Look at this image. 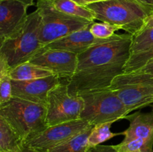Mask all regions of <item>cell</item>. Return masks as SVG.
Listing matches in <instances>:
<instances>
[{"instance_id": "1", "label": "cell", "mask_w": 153, "mask_h": 152, "mask_svg": "<svg viewBox=\"0 0 153 152\" xmlns=\"http://www.w3.org/2000/svg\"><path fill=\"white\" fill-rule=\"evenodd\" d=\"M132 38L129 34H115L79 54L76 72L67 80L70 94L110 87L114 79L123 73Z\"/></svg>"}, {"instance_id": "2", "label": "cell", "mask_w": 153, "mask_h": 152, "mask_svg": "<svg viewBox=\"0 0 153 152\" xmlns=\"http://www.w3.org/2000/svg\"><path fill=\"white\" fill-rule=\"evenodd\" d=\"M86 7L93 11L96 19L119 26L132 36L143 29L153 12L152 6L137 0H104Z\"/></svg>"}, {"instance_id": "3", "label": "cell", "mask_w": 153, "mask_h": 152, "mask_svg": "<svg viewBox=\"0 0 153 152\" xmlns=\"http://www.w3.org/2000/svg\"><path fill=\"white\" fill-rule=\"evenodd\" d=\"M40 25L41 18L36 9L20 28L0 43V61L11 69L29 62L43 47L40 40Z\"/></svg>"}, {"instance_id": "4", "label": "cell", "mask_w": 153, "mask_h": 152, "mask_svg": "<svg viewBox=\"0 0 153 152\" xmlns=\"http://www.w3.org/2000/svg\"><path fill=\"white\" fill-rule=\"evenodd\" d=\"M0 116L17 133L25 145L48 128L46 106L16 97L0 105Z\"/></svg>"}, {"instance_id": "5", "label": "cell", "mask_w": 153, "mask_h": 152, "mask_svg": "<svg viewBox=\"0 0 153 152\" xmlns=\"http://www.w3.org/2000/svg\"><path fill=\"white\" fill-rule=\"evenodd\" d=\"M84 108L80 119L91 125L114 122L125 119L129 114L119 97L110 87L82 92Z\"/></svg>"}, {"instance_id": "6", "label": "cell", "mask_w": 153, "mask_h": 152, "mask_svg": "<svg viewBox=\"0 0 153 152\" xmlns=\"http://www.w3.org/2000/svg\"><path fill=\"white\" fill-rule=\"evenodd\" d=\"M110 88L129 113L153 104V75L140 70L123 72L114 79Z\"/></svg>"}, {"instance_id": "7", "label": "cell", "mask_w": 153, "mask_h": 152, "mask_svg": "<svg viewBox=\"0 0 153 152\" xmlns=\"http://www.w3.org/2000/svg\"><path fill=\"white\" fill-rule=\"evenodd\" d=\"M36 7L41 18L40 40L43 46L94 22L60 11L50 0H37Z\"/></svg>"}, {"instance_id": "8", "label": "cell", "mask_w": 153, "mask_h": 152, "mask_svg": "<svg viewBox=\"0 0 153 152\" xmlns=\"http://www.w3.org/2000/svg\"><path fill=\"white\" fill-rule=\"evenodd\" d=\"M83 108L82 97L70 94L67 82H61L49 92L46 125L48 127L53 126L79 119Z\"/></svg>"}, {"instance_id": "9", "label": "cell", "mask_w": 153, "mask_h": 152, "mask_svg": "<svg viewBox=\"0 0 153 152\" xmlns=\"http://www.w3.org/2000/svg\"><path fill=\"white\" fill-rule=\"evenodd\" d=\"M93 126L94 125L82 119L49 126L28 140L25 145L40 152H46Z\"/></svg>"}, {"instance_id": "10", "label": "cell", "mask_w": 153, "mask_h": 152, "mask_svg": "<svg viewBox=\"0 0 153 152\" xmlns=\"http://www.w3.org/2000/svg\"><path fill=\"white\" fill-rule=\"evenodd\" d=\"M29 62L50 70L61 79L68 80L76 71L78 55L68 51L46 49L43 46Z\"/></svg>"}, {"instance_id": "11", "label": "cell", "mask_w": 153, "mask_h": 152, "mask_svg": "<svg viewBox=\"0 0 153 152\" xmlns=\"http://www.w3.org/2000/svg\"><path fill=\"white\" fill-rule=\"evenodd\" d=\"M61 83V78L55 75L31 80H13L12 95L13 97L46 107L49 92Z\"/></svg>"}, {"instance_id": "12", "label": "cell", "mask_w": 153, "mask_h": 152, "mask_svg": "<svg viewBox=\"0 0 153 152\" xmlns=\"http://www.w3.org/2000/svg\"><path fill=\"white\" fill-rule=\"evenodd\" d=\"M30 6L24 0H0V43L22 26Z\"/></svg>"}, {"instance_id": "13", "label": "cell", "mask_w": 153, "mask_h": 152, "mask_svg": "<svg viewBox=\"0 0 153 152\" xmlns=\"http://www.w3.org/2000/svg\"><path fill=\"white\" fill-rule=\"evenodd\" d=\"M91 26V25H90ZM90 26L75 31L45 46L46 49L68 51L79 55L96 43L102 42V39H97L90 31Z\"/></svg>"}, {"instance_id": "14", "label": "cell", "mask_w": 153, "mask_h": 152, "mask_svg": "<svg viewBox=\"0 0 153 152\" xmlns=\"http://www.w3.org/2000/svg\"><path fill=\"white\" fill-rule=\"evenodd\" d=\"M125 119L129 121L130 124L128 128L122 132L124 136L123 141L140 138L153 143V107L150 112H136L126 116Z\"/></svg>"}, {"instance_id": "15", "label": "cell", "mask_w": 153, "mask_h": 152, "mask_svg": "<svg viewBox=\"0 0 153 152\" xmlns=\"http://www.w3.org/2000/svg\"><path fill=\"white\" fill-rule=\"evenodd\" d=\"M24 147L22 139L0 116V152H21Z\"/></svg>"}, {"instance_id": "16", "label": "cell", "mask_w": 153, "mask_h": 152, "mask_svg": "<svg viewBox=\"0 0 153 152\" xmlns=\"http://www.w3.org/2000/svg\"><path fill=\"white\" fill-rule=\"evenodd\" d=\"M53 75L50 70L30 62L20 64L10 72V76L13 80H31Z\"/></svg>"}, {"instance_id": "17", "label": "cell", "mask_w": 153, "mask_h": 152, "mask_svg": "<svg viewBox=\"0 0 153 152\" xmlns=\"http://www.w3.org/2000/svg\"><path fill=\"white\" fill-rule=\"evenodd\" d=\"M54 7L60 11L71 16L83 18L88 20L94 22L96 16L93 11L85 6H82L76 3L73 0H50Z\"/></svg>"}, {"instance_id": "18", "label": "cell", "mask_w": 153, "mask_h": 152, "mask_svg": "<svg viewBox=\"0 0 153 152\" xmlns=\"http://www.w3.org/2000/svg\"><path fill=\"white\" fill-rule=\"evenodd\" d=\"M93 128L94 126L46 152H87L89 148L88 137Z\"/></svg>"}, {"instance_id": "19", "label": "cell", "mask_w": 153, "mask_h": 152, "mask_svg": "<svg viewBox=\"0 0 153 152\" xmlns=\"http://www.w3.org/2000/svg\"><path fill=\"white\" fill-rule=\"evenodd\" d=\"M114 122H105L94 125L88 137V148H93L102 145V143L119 135L123 133H113L111 131Z\"/></svg>"}, {"instance_id": "20", "label": "cell", "mask_w": 153, "mask_h": 152, "mask_svg": "<svg viewBox=\"0 0 153 152\" xmlns=\"http://www.w3.org/2000/svg\"><path fill=\"white\" fill-rule=\"evenodd\" d=\"M11 69L2 61H0V105L10 101L12 95Z\"/></svg>"}, {"instance_id": "21", "label": "cell", "mask_w": 153, "mask_h": 152, "mask_svg": "<svg viewBox=\"0 0 153 152\" xmlns=\"http://www.w3.org/2000/svg\"><path fill=\"white\" fill-rule=\"evenodd\" d=\"M153 60V46L143 52L131 54L126 63L123 72H130L143 68Z\"/></svg>"}, {"instance_id": "22", "label": "cell", "mask_w": 153, "mask_h": 152, "mask_svg": "<svg viewBox=\"0 0 153 152\" xmlns=\"http://www.w3.org/2000/svg\"><path fill=\"white\" fill-rule=\"evenodd\" d=\"M153 46V27L141 30L133 36L131 45V55L146 50Z\"/></svg>"}, {"instance_id": "23", "label": "cell", "mask_w": 153, "mask_h": 152, "mask_svg": "<svg viewBox=\"0 0 153 152\" xmlns=\"http://www.w3.org/2000/svg\"><path fill=\"white\" fill-rule=\"evenodd\" d=\"M114 146L117 152H153V143L140 138L122 141Z\"/></svg>"}, {"instance_id": "24", "label": "cell", "mask_w": 153, "mask_h": 152, "mask_svg": "<svg viewBox=\"0 0 153 152\" xmlns=\"http://www.w3.org/2000/svg\"><path fill=\"white\" fill-rule=\"evenodd\" d=\"M121 30L119 26L108 22H93L90 26V31L97 39H108L115 35V32Z\"/></svg>"}, {"instance_id": "25", "label": "cell", "mask_w": 153, "mask_h": 152, "mask_svg": "<svg viewBox=\"0 0 153 152\" xmlns=\"http://www.w3.org/2000/svg\"><path fill=\"white\" fill-rule=\"evenodd\" d=\"M87 152H117L114 145H99L95 147L88 148Z\"/></svg>"}, {"instance_id": "26", "label": "cell", "mask_w": 153, "mask_h": 152, "mask_svg": "<svg viewBox=\"0 0 153 152\" xmlns=\"http://www.w3.org/2000/svg\"><path fill=\"white\" fill-rule=\"evenodd\" d=\"M138 70H140V71L142 72H144L149 73V74L153 75V60L152 61H149V62L148 63L146 66H144L143 68L140 69Z\"/></svg>"}, {"instance_id": "27", "label": "cell", "mask_w": 153, "mask_h": 152, "mask_svg": "<svg viewBox=\"0 0 153 152\" xmlns=\"http://www.w3.org/2000/svg\"><path fill=\"white\" fill-rule=\"evenodd\" d=\"M74 1H76V3H78L79 4L82 6H85L86 7L87 5L90 4H92V3L98 2V1H104V0H73Z\"/></svg>"}, {"instance_id": "28", "label": "cell", "mask_w": 153, "mask_h": 152, "mask_svg": "<svg viewBox=\"0 0 153 152\" xmlns=\"http://www.w3.org/2000/svg\"><path fill=\"white\" fill-rule=\"evenodd\" d=\"M152 27H153V12L150 15H149V16L146 20V22H145L144 27H143V29H145V28H152Z\"/></svg>"}, {"instance_id": "29", "label": "cell", "mask_w": 153, "mask_h": 152, "mask_svg": "<svg viewBox=\"0 0 153 152\" xmlns=\"http://www.w3.org/2000/svg\"><path fill=\"white\" fill-rule=\"evenodd\" d=\"M21 152H40V151L36 150V149L32 148H30V147H28V146L25 145V147L23 148V149H22V151Z\"/></svg>"}, {"instance_id": "30", "label": "cell", "mask_w": 153, "mask_h": 152, "mask_svg": "<svg viewBox=\"0 0 153 152\" xmlns=\"http://www.w3.org/2000/svg\"><path fill=\"white\" fill-rule=\"evenodd\" d=\"M137 1H140V2L143 3V4H148V5L152 6L153 7V0H137Z\"/></svg>"}, {"instance_id": "31", "label": "cell", "mask_w": 153, "mask_h": 152, "mask_svg": "<svg viewBox=\"0 0 153 152\" xmlns=\"http://www.w3.org/2000/svg\"><path fill=\"white\" fill-rule=\"evenodd\" d=\"M24 1H25L26 2L29 3V4H31V5H34V0H24Z\"/></svg>"}]
</instances>
